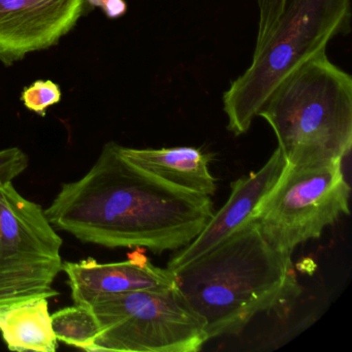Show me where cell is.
Segmentation results:
<instances>
[{
	"label": "cell",
	"instance_id": "1",
	"mask_svg": "<svg viewBox=\"0 0 352 352\" xmlns=\"http://www.w3.org/2000/svg\"><path fill=\"white\" fill-rule=\"evenodd\" d=\"M109 142L89 172L65 183L44 210L54 228L108 248L155 254L188 246L213 217L211 197L144 172Z\"/></svg>",
	"mask_w": 352,
	"mask_h": 352
},
{
	"label": "cell",
	"instance_id": "2",
	"mask_svg": "<svg viewBox=\"0 0 352 352\" xmlns=\"http://www.w3.org/2000/svg\"><path fill=\"white\" fill-rule=\"evenodd\" d=\"M172 272L208 341L238 335L256 315L283 308L300 292L292 256L272 247L255 221Z\"/></svg>",
	"mask_w": 352,
	"mask_h": 352
},
{
	"label": "cell",
	"instance_id": "3",
	"mask_svg": "<svg viewBox=\"0 0 352 352\" xmlns=\"http://www.w3.org/2000/svg\"><path fill=\"white\" fill-rule=\"evenodd\" d=\"M286 164L317 166L343 160L352 146V79L327 50L288 74L259 110Z\"/></svg>",
	"mask_w": 352,
	"mask_h": 352
},
{
	"label": "cell",
	"instance_id": "4",
	"mask_svg": "<svg viewBox=\"0 0 352 352\" xmlns=\"http://www.w3.org/2000/svg\"><path fill=\"white\" fill-rule=\"evenodd\" d=\"M351 0H285L269 36L255 47L248 69L223 94L228 129H250L274 88L296 67L350 30Z\"/></svg>",
	"mask_w": 352,
	"mask_h": 352
},
{
	"label": "cell",
	"instance_id": "5",
	"mask_svg": "<svg viewBox=\"0 0 352 352\" xmlns=\"http://www.w3.org/2000/svg\"><path fill=\"white\" fill-rule=\"evenodd\" d=\"M350 191L342 160L309 166L286 164L253 221L272 247L292 256L296 247L320 238L327 226L349 215Z\"/></svg>",
	"mask_w": 352,
	"mask_h": 352
},
{
	"label": "cell",
	"instance_id": "6",
	"mask_svg": "<svg viewBox=\"0 0 352 352\" xmlns=\"http://www.w3.org/2000/svg\"><path fill=\"white\" fill-rule=\"evenodd\" d=\"M88 307L100 327L90 352H195L208 342L175 287L104 296Z\"/></svg>",
	"mask_w": 352,
	"mask_h": 352
},
{
	"label": "cell",
	"instance_id": "7",
	"mask_svg": "<svg viewBox=\"0 0 352 352\" xmlns=\"http://www.w3.org/2000/svg\"><path fill=\"white\" fill-rule=\"evenodd\" d=\"M63 239L40 205L0 182V307L50 298L63 271Z\"/></svg>",
	"mask_w": 352,
	"mask_h": 352
},
{
	"label": "cell",
	"instance_id": "8",
	"mask_svg": "<svg viewBox=\"0 0 352 352\" xmlns=\"http://www.w3.org/2000/svg\"><path fill=\"white\" fill-rule=\"evenodd\" d=\"M85 0H0V61L10 67L67 36Z\"/></svg>",
	"mask_w": 352,
	"mask_h": 352
},
{
	"label": "cell",
	"instance_id": "9",
	"mask_svg": "<svg viewBox=\"0 0 352 352\" xmlns=\"http://www.w3.org/2000/svg\"><path fill=\"white\" fill-rule=\"evenodd\" d=\"M286 164L281 150L277 147L263 168L234 181L230 185L232 192L223 207L217 213L215 212L188 246L180 249L173 256L168 269L174 271L199 258L253 221L257 208L274 188Z\"/></svg>",
	"mask_w": 352,
	"mask_h": 352
},
{
	"label": "cell",
	"instance_id": "10",
	"mask_svg": "<svg viewBox=\"0 0 352 352\" xmlns=\"http://www.w3.org/2000/svg\"><path fill=\"white\" fill-rule=\"evenodd\" d=\"M63 271L69 278L74 302L83 306L104 296L175 287L173 272L156 267L140 251L118 263H100L94 258L67 261Z\"/></svg>",
	"mask_w": 352,
	"mask_h": 352
},
{
	"label": "cell",
	"instance_id": "11",
	"mask_svg": "<svg viewBox=\"0 0 352 352\" xmlns=\"http://www.w3.org/2000/svg\"><path fill=\"white\" fill-rule=\"evenodd\" d=\"M119 153L144 172L189 192L211 197L216 179L210 172L213 154L195 147L135 149L118 145Z\"/></svg>",
	"mask_w": 352,
	"mask_h": 352
},
{
	"label": "cell",
	"instance_id": "12",
	"mask_svg": "<svg viewBox=\"0 0 352 352\" xmlns=\"http://www.w3.org/2000/svg\"><path fill=\"white\" fill-rule=\"evenodd\" d=\"M0 333L12 351L55 352L48 298H32L0 307Z\"/></svg>",
	"mask_w": 352,
	"mask_h": 352
},
{
	"label": "cell",
	"instance_id": "13",
	"mask_svg": "<svg viewBox=\"0 0 352 352\" xmlns=\"http://www.w3.org/2000/svg\"><path fill=\"white\" fill-rule=\"evenodd\" d=\"M55 337L67 345L89 351L100 333V324L90 307L75 305L51 315Z\"/></svg>",
	"mask_w": 352,
	"mask_h": 352
},
{
	"label": "cell",
	"instance_id": "14",
	"mask_svg": "<svg viewBox=\"0 0 352 352\" xmlns=\"http://www.w3.org/2000/svg\"><path fill=\"white\" fill-rule=\"evenodd\" d=\"M21 100L26 109L45 117L47 109L60 102V87L50 80H38L24 88Z\"/></svg>",
	"mask_w": 352,
	"mask_h": 352
},
{
	"label": "cell",
	"instance_id": "15",
	"mask_svg": "<svg viewBox=\"0 0 352 352\" xmlns=\"http://www.w3.org/2000/svg\"><path fill=\"white\" fill-rule=\"evenodd\" d=\"M28 166V154L20 148L0 150V182H13Z\"/></svg>",
	"mask_w": 352,
	"mask_h": 352
},
{
	"label": "cell",
	"instance_id": "16",
	"mask_svg": "<svg viewBox=\"0 0 352 352\" xmlns=\"http://www.w3.org/2000/svg\"><path fill=\"white\" fill-rule=\"evenodd\" d=\"M284 3L285 0H257L258 28H257L255 46L261 45L269 36L283 10Z\"/></svg>",
	"mask_w": 352,
	"mask_h": 352
},
{
	"label": "cell",
	"instance_id": "17",
	"mask_svg": "<svg viewBox=\"0 0 352 352\" xmlns=\"http://www.w3.org/2000/svg\"><path fill=\"white\" fill-rule=\"evenodd\" d=\"M92 7L100 8L110 19H118L127 12L125 0H85Z\"/></svg>",
	"mask_w": 352,
	"mask_h": 352
}]
</instances>
